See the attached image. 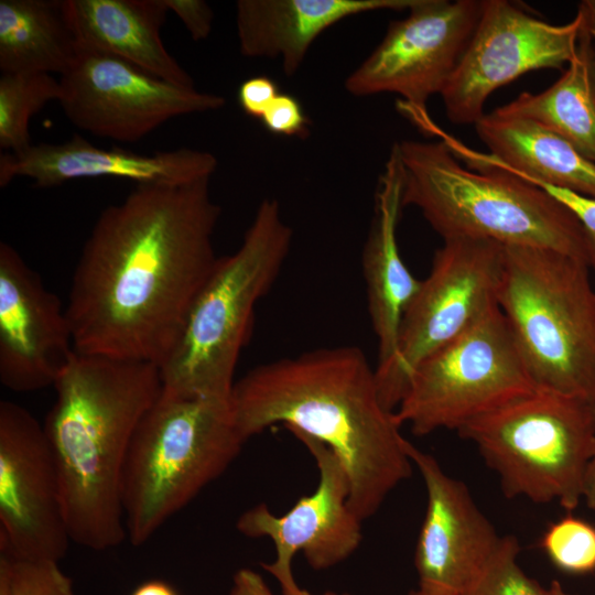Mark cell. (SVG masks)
<instances>
[{
    "mask_svg": "<svg viewBox=\"0 0 595 595\" xmlns=\"http://www.w3.org/2000/svg\"><path fill=\"white\" fill-rule=\"evenodd\" d=\"M209 181L137 185L101 212L66 306L77 351L164 361L218 259Z\"/></svg>",
    "mask_w": 595,
    "mask_h": 595,
    "instance_id": "cell-1",
    "label": "cell"
},
{
    "mask_svg": "<svg viewBox=\"0 0 595 595\" xmlns=\"http://www.w3.org/2000/svg\"><path fill=\"white\" fill-rule=\"evenodd\" d=\"M230 405L244 441L283 424L327 445L349 482V506L365 520L410 477L412 462L394 411L380 400L360 348H321L251 369Z\"/></svg>",
    "mask_w": 595,
    "mask_h": 595,
    "instance_id": "cell-2",
    "label": "cell"
},
{
    "mask_svg": "<svg viewBox=\"0 0 595 595\" xmlns=\"http://www.w3.org/2000/svg\"><path fill=\"white\" fill-rule=\"evenodd\" d=\"M43 428L73 542L104 551L127 539L122 483L133 435L162 391L159 366L76 350Z\"/></svg>",
    "mask_w": 595,
    "mask_h": 595,
    "instance_id": "cell-3",
    "label": "cell"
},
{
    "mask_svg": "<svg viewBox=\"0 0 595 595\" xmlns=\"http://www.w3.org/2000/svg\"><path fill=\"white\" fill-rule=\"evenodd\" d=\"M398 143L402 205L420 209L443 240L470 238L547 248L592 267L584 228L541 188L498 170L466 169L441 140Z\"/></svg>",
    "mask_w": 595,
    "mask_h": 595,
    "instance_id": "cell-4",
    "label": "cell"
},
{
    "mask_svg": "<svg viewBox=\"0 0 595 595\" xmlns=\"http://www.w3.org/2000/svg\"><path fill=\"white\" fill-rule=\"evenodd\" d=\"M292 236L279 202L262 199L237 251L217 259L191 305L176 343L159 366L164 391L230 399L237 361L251 333L255 306L279 275Z\"/></svg>",
    "mask_w": 595,
    "mask_h": 595,
    "instance_id": "cell-5",
    "label": "cell"
},
{
    "mask_svg": "<svg viewBox=\"0 0 595 595\" xmlns=\"http://www.w3.org/2000/svg\"><path fill=\"white\" fill-rule=\"evenodd\" d=\"M589 268L556 250L504 246L497 303L536 389L595 399Z\"/></svg>",
    "mask_w": 595,
    "mask_h": 595,
    "instance_id": "cell-6",
    "label": "cell"
},
{
    "mask_svg": "<svg viewBox=\"0 0 595 595\" xmlns=\"http://www.w3.org/2000/svg\"><path fill=\"white\" fill-rule=\"evenodd\" d=\"M245 441L230 399L162 389L133 435L123 472L127 539L140 547L219 477Z\"/></svg>",
    "mask_w": 595,
    "mask_h": 595,
    "instance_id": "cell-7",
    "label": "cell"
},
{
    "mask_svg": "<svg viewBox=\"0 0 595 595\" xmlns=\"http://www.w3.org/2000/svg\"><path fill=\"white\" fill-rule=\"evenodd\" d=\"M499 477L507 498L574 510L595 456V399L536 389L457 430Z\"/></svg>",
    "mask_w": 595,
    "mask_h": 595,
    "instance_id": "cell-8",
    "label": "cell"
},
{
    "mask_svg": "<svg viewBox=\"0 0 595 595\" xmlns=\"http://www.w3.org/2000/svg\"><path fill=\"white\" fill-rule=\"evenodd\" d=\"M536 390L497 306L465 334L422 360L394 410L415 435L458 430Z\"/></svg>",
    "mask_w": 595,
    "mask_h": 595,
    "instance_id": "cell-9",
    "label": "cell"
},
{
    "mask_svg": "<svg viewBox=\"0 0 595 595\" xmlns=\"http://www.w3.org/2000/svg\"><path fill=\"white\" fill-rule=\"evenodd\" d=\"M502 259L504 246L484 239H447L436 250L429 275L402 317L392 356L375 368L388 410L397 409L422 360L498 306Z\"/></svg>",
    "mask_w": 595,
    "mask_h": 595,
    "instance_id": "cell-10",
    "label": "cell"
},
{
    "mask_svg": "<svg viewBox=\"0 0 595 595\" xmlns=\"http://www.w3.org/2000/svg\"><path fill=\"white\" fill-rule=\"evenodd\" d=\"M482 8L477 0H418L347 76L346 90L357 97L398 94L408 118L425 112L429 98L442 93L456 69Z\"/></svg>",
    "mask_w": 595,
    "mask_h": 595,
    "instance_id": "cell-11",
    "label": "cell"
},
{
    "mask_svg": "<svg viewBox=\"0 0 595 595\" xmlns=\"http://www.w3.org/2000/svg\"><path fill=\"white\" fill-rule=\"evenodd\" d=\"M60 104L77 128L136 142L166 121L223 108V96L159 78L123 60L79 47L61 75Z\"/></svg>",
    "mask_w": 595,
    "mask_h": 595,
    "instance_id": "cell-12",
    "label": "cell"
},
{
    "mask_svg": "<svg viewBox=\"0 0 595 595\" xmlns=\"http://www.w3.org/2000/svg\"><path fill=\"white\" fill-rule=\"evenodd\" d=\"M582 26L580 11L565 24H552L513 2L484 0L468 45L440 94L448 120L475 125L496 89L528 72L567 65Z\"/></svg>",
    "mask_w": 595,
    "mask_h": 595,
    "instance_id": "cell-13",
    "label": "cell"
},
{
    "mask_svg": "<svg viewBox=\"0 0 595 595\" xmlns=\"http://www.w3.org/2000/svg\"><path fill=\"white\" fill-rule=\"evenodd\" d=\"M72 542L44 428L25 408L0 402V552L60 562Z\"/></svg>",
    "mask_w": 595,
    "mask_h": 595,
    "instance_id": "cell-14",
    "label": "cell"
},
{
    "mask_svg": "<svg viewBox=\"0 0 595 595\" xmlns=\"http://www.w3.org/2000/svg\"><path fill=\"white\" fill-rule=\"evenodd\" d=\"M76 353L66 307L9 244H0V381L15 392L53 386Z\"/></svg>",
    "mask_w": 595,
    "mask_h": 595,
    "instance_id": "cell-15",
    "label": "cell"
},
{
    "mask_svg": "<svg viewBox=\"0 0 595 595\" xmlns=\"http://www.w3.org/2000/svg\"><path fill=\"white\" fill-rule=\"evenodd\" d=\"M291 433L316 463L317 488L282 516L272 513L264 504L252 507L239 517L237 529L249 538H269L277 562L292 563L295 553L302 552L313 569H327L359 547L363 520L349 506V482L338 456L314 437Z\"/></svg>",
    "mask_w": 595,
    "mask_h": 595,
    "instance_id": "cell-16",
    "label": "cell"
},
{
    "mask_svg": "<svg viewBox=\"0 0 595 595\" xmlns=\"http://www.w3.org/2000/svg\"><path fill=\"white\" fill-rule=\"evenodd\" d=\"M407 453L426 488V510L414 565L419 585L459 595L480 573L501 537L467 486L448 476L430 454L407 441Z\"/></svg>",
    "mask_w": 595,
    "mask_h": 595,
    "instance_id": "cell-17",
    "label": "cell"
},
{
    "mask_svg": "<svg viewBox=\"0 0 595 595\" xmlns=\"http://www.w3.org/2000/svg\"><path fill=\"white\" fill-rule=\"evenodd\" d=\"M218 165L207 151L181 148L152 154L98 148L79 134L63 143H36L0 155V186L15 177L52 187L79 178L112 177L137 185H183L210 178Z\"/></svg>",
    "mask_w": 595,
    "mask_h": 595,
    "instance_id": "cell-18",
    "label": "cell"
},
{
    "mask_svg": "<svg viewBox=\"0 0 595 595\" xmlns=\"http://www.w3.org/2000/svg\"><path fill=\"white\" fill-rule=\"evenodd\" d=\"M474 126L489 153L466 147L430 116L418 125L440 137L469 170H498L534 186L545 184L595 198V162L558 133L533 120L496 110L485 113Z\"/></svg>",
    "mask_w": 595,
    "mask_h": 595,
    "instance_id": "cell-19",
    "label": "cell"
},
{
    "mask_svg": "<svg viewBox=\"0 0 595 595\" xmlns=\"http://www.w3.org/2000/svg\"><path fill=\"white\" fill-rule=\"evenodd\" d=\"M402 192L403 165L396 142L378 181L375 215L363 251L368 311L378 339V364L392 356L402 317L422 282L410 272L398 247Z\"/></svg>",
    "mask_w": 595,
    "mask_h": 595,
    "instance_id": "cell-20",
    "label": "cell"
},
{
    "mask_svg": "<svg viewBox=\"0 0 595 595\" xmlns=\"http://www.w3.org/2000/svg\"><path fill=\"white\" fill-rule=\"evenodd\" d=\"M418 0H238L239 48L250 58H279L285 76L303 64L313 42L348 17L409 10Z\"/></svg>",
    "mask_w": 595,
    "mask_h": 595,
    "instance_id": "cell-21",
    "label": "cell"
},
{
    "mask_svg": "<svg viewBox=\"0 0 595 595\" xmlns=\"http://www.w3.org/2000/svg\"><path fill=\"white\" fill-rule=\"evenodd\" d=\"M80 48L123 60L159 78L194 86L191 75L166 51L160 31L164 0H64Z\"/></svg>",
    "mask_w": 595,
    "mask_h": 595,
    "instance_id": "cell-22",
    "label": "cell"
},
{
    "mask_svg": "<svg viewBox=\"0 0 595 595\" xmlns=\"http://www.w3.org/2000/svg\"><path fill=\"white\" fill-rule=\"evenodd\" d=\"M496 111L544 126L595 162V46L584 23L563 75L545 90L524 91Z\"/></svg>",
    "mask_w": 595,
    "mask_h": 595,
    "instance_id": "cell-23",
    "label": "cell"
},
{
    "mask_svg": "<svg viewBox=\"0 0 595 595\" xmlns=\"http://www.w3.org/2000/svg\"><path fill=\"white\" fill-rule=\"evenodd\" d=\"M78 52L64 0H0L1 73L63 75Z\"/></svg>",
    "mask_w": 595,
    "mask_h": 595,
    "instance_id": "cell-24",
    "label": "cell"
},
{
    "mask_svg": "<svg viewBox=\"0 0 595 595\" xmlns=\"http://www.w3.org/2000/svg\"><path fill=\"white\" fill-rule=\"evenodd\" d=\"M61 97V83L51 74L1 73L0 148L19 153L32 145L31 118L48 101H60Z\"/></svg>",
    "mask_w": 595,
    "mask_h": 595,
    "instance_id": "cell-25",
    "label": "cell"
},
{
    "mask_svg": "<svg viewBox=\"0 0 595 595\" xmlns=\"http://www.w3.org/2000/svg\"><path fill=\"white\" fill-rule=\"evenodd\" d=\"M520 545L515 536L499 544L475 580L459 595H552L518 564Z\"/></svg>",
    "mask_w": 595,
    "mask_h": 595,
    "instance_id": "cell-26",
    "label": "cell"
},
{
    "mask_svg": "<svg viewBox=\"0 0 595 595\" xmlns=\"http://www.w3.org/2000/svg\"><path fill=\"white\" fill-rule=\"evenodd\" d=\"M540 547L552 564L565 573L595 571V527L581 518L566 516L551 523Z\"/></svg>",
    "mask_w": 595,
    "mask_h": 595,
    "instance_id": "cell-27",
    "label": "cell"
},
{
    "mask_svg": "<svg viewBox=\"0 0 595 595\" xmlns=\"http://www.w3.org/2000/svg\"><path fill=\"white\" fill-rule=\"evenodd\" d=\"M0 595H75L73 581L50 560H28L0 552Z\"/></svg>",
    "mask_w": 595,
    "mask_h": 595,
    "instance_id": "cell-28",
    "label": "cell"
},
{
    "mask_svg": "<svg viewBox=\"0 0 595 595\" xmlns=\"http://www.w3.org/2000/svg\"><path fill=\"white\" fill-rule=\"evenodd\" d=\"M260 121L273 134L305 138L309 132V118L301 102L290 94L280 93Z\"/></svg>",
    "mask_w": 595,
    "mask_h": 595,
    "instance_id": "cell-29",
    "label": "cell"
},
{
    "mask_svg": "<svg viewBox=\"0 0 595 595\" xmlns=\"http://www.w3.org/2000/svg\"><path fill=\"white\" fill-rule=\"evenodd\" d=\"M538 187L569 209L580 221L589 241L592 268L595 269V198L545 184Z\"/></svg>",
    "mask_w": 595,
    "mask_h": 595,
    "instance_id": "cell-30",
    "label": "cell"
},
{
    "mask_svg": "<svg viewBox=\"0 0 595 595\" xmlns=\"http://www.w3.org/2000/svg\"><path fill=\"white\" fill-rule=\"evenodd\" d=\"M279 94V87L271 77L258 75L240 84L238 101L246 115L260 120Z\"/></svg>",
    "mask_w": 595,
    "mask_h": 595,
    "instance_id": "cell-31",
    "label": "cell"
},
{
    "mask_svg": "<svg viewBox=\"0 0 595 595\" xmlns=\"http://www.w3.org/2000/svg\"><path fill=\"white\" fill-rule=\"evenodd\" d=\"M169 11H172L185 25L193 41L208 37L214 12L210 6L203 0H164Z\"/></svg>",
    "mask_w": 595,
    "mask_h": 595,
    "instance_id": "cell-32",
    "label": "cell"
},
{
    "mask_svg": "<svg viewBox=\"0 0 595 595\" xmlns=\"http://www.w3.org/2000/svg\"><path fill=\"white\" fill-rule=\"evenodd\" d=\"M229 595H273V593L261 575L244 567L234 574Z\"/></svg>",
    "mask_w": 595,
    "mask_h": 595,
    "instance_id": "cell-33",
    "label": "cell"
},
{
    "mask_svg": "<svg viewBox=\"0 0 595 595\" xmlns=\"http://www.w3.org/2000/svg\"><path fill=\"white\" fill-rule=\"evenodd\" d=\"M261 566L278 581L281 586L282 595H313L306 589L301 588L295 582L292 573V563L272 561L271 563H261ZM322 595L339 594L327 592Z\"/></svg>",
    "mask_w": 595,
    "mask_h": 595,
    "instance_id": "cell-34",
    "label": "cell"
},
{
    "mask_svg": "<svg viewBox=\"0 0 595 595\" xmlns=\"http://www.w3.org/2000/svg\"><path fill=\"white\" fill-rule=\"evenodd\" d=\"M131 595H178L166 582L151 580L140 584Z\"/></svg>",
    "mask_w": 595,
    "mask_h": 595,
    "instance_id": "cell-35",
    "label": "cell"
},
{
    "mask_svg": "<svg viewBox=\"0 0 595 595\" xmlns=\"http://www.w3.org/2000/svg\"><path fill=\"white\" fill-rule=\"evenodd\" d=\"M583 17L584 28L588 32L595 46V0H584L578 4V10Z\"/></svg>",
    "mask_w": 595,
    "mask_h": 595,
    "instance_id": "cell-36",
    "label": "cell"
},
{
    "mask_svg": "<svg viewBox=\"0 0 595 595\" xmlns=\"http://www.w3.org/2000/svg\"><path fill=\"white\" fill-rule=\"evenodd\" d=\"M583 499L588 508L595 509V456L587 470Z\"/></svg>",
    "mask_w": 595,
    "mask_h": 595,
    "instance_id": "cell-37",
    "label": "cell"
},
{
    "mask_svg": "<svg viewBox=\"0 0 595 595\" xmlns=\"http://www.w3.org/2000/svg\"><path fill=\"white\" fill-rule=\"evenodd\" d=\"M409 595H453V594H450L447 592H444L434 587L419 585V588L411 591Z\"/></svg>",
    "mask_w": 595,
    "mask_h": 595,
    "instance_id": "cell-38",
    "label": "cell"
},
{
    "mask_svg": "<svg viewBox=\"0 0 595 595\" xmlns=\"http://www.w3.org/2000/svg\"><path fill=\"white\" fill-rule=\"evenodd\" d=\"M552 595H575L566 592L559 581H552L550 584Z\"/></svg>",
    "mask_w": 595,
    "mask_h": 595,
    "instance_id": "cell-39",
    "label": "cell"
}]
</instances>
